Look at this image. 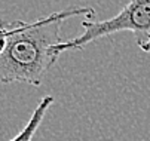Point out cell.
Segmentation results:
<instances>
[{
  "mask_svg": "<svg viewBox=\"0 0 150 141\" xmlns=\"http://www.w3.org/2000/svg\"><path fill=\"white\" fill-rule=\"evenodd\" d=\"M8 45V24L2 23L0 24V56L5 52Z\"/></svg>",
  "mask_w": 150,
  "mask_h": 141,
  "instance_id": "277c9868",
  "label": "cell"
},
{
  "mask_svg": "<svg viewBox=\"0 0 150 141\" xmlns=\"http://www.w3.org/2000/svg\"><path fill=\"white\" fill-rule=\"evenodd\" d=\"M82 34L61 42L55 48L57 55H61L66 51L83 49L97 39L112 36L119 31L134 33L138 48L144 52H150V0H132L126 3L116 16L104 21L86 19L82 23Z\"/></svg>",
  "mask_w": 150,
  "mask_h": 141,
  "instance_id": "7a4b0ae2",
  "label": "cell"
},
{
  "mask_svg": "<svg viewBox=\"0 0 150 141\" xmlns=\"http://www.w3.org/2000/svg\"><path fill=\"white\" fill-rule=\"evenodd\" d=\"M54 97L52 95H45L43 98L40 99V103L37 104V107L34 109L31 117L28 119V122L27 125L23 128V131H19V134H16L12 140L9 141H31L34 134L37 132L40 123H42V120H43L46 111L51 109V106L54 104Z\"/></svg>",
  "mask_w": 150,
  "mask_h": 141,
  "instance_id": "3957f363",
  "label": "cell"
},
{
  "mask_svg": "<svg viewBox=\"0 0 150 141\" xmlns=\"http://www.w3.org/2000/svg\"><path fill=\"white\" fill-rule=\"evenodd\" d=\"M95 16L94 8L80 6L54 12L36 21L8 24V45L0 56V83L23 82L40 86L43 77L57 63L55 48L61 43V24L71 16Z\"/></svg>",
  "mask_w": 150,
  "mask_h": 141,
  "instance_id": "6da1fadb",
  "label": "cell"
}]
</instances>
